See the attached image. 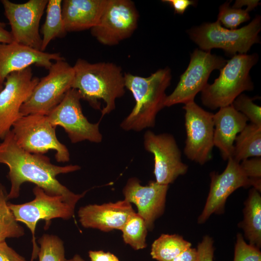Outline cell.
<instances>
[{
  "label": "cell",
  "mask_w": 261,
  "mask_h": 261,
  "mask_svg": "<svg viewBox=\"0 0 261 261\" xmlns=\"http://www.w3.org/2000/svg\"><path fill=\"white\" fill-rule=\"evenodd\" d=\"M134 212L130 203L124 200L101 205H87L80 208L78 215L84 227L108 232L115 229L121 230Z\"/></svg>",
  "instance_id": "obj_19"
},
{
  "label": "cell",
  "mask_w": 261,
  "mask_h": 261,
  "mask_svg": "<svg viewBox=\"0 0 261 261\" xmlns=\"http://www.w3.org/2000/svg\"><path fill=\"white\" fill-rule=\"evenodd\" d=\"M38 243L39 261H66L63 242L58 236L44 234Z\"/></svg>",
  "instance_id": "obj_28"
},
{
  "label": "cell",
  "mask_w": 261,
  "mask_h": 261,
  "mask_svg": "<svg viewBox=\"0 0 261 261\" xmlns=\"http://www.w3.org/2000/svg\"><path fill=\"white\" fill-rule=\"evenodd\" d=\"M247 121L232 105L220 108L214 114V146L219 150L223 160L232 157L235 138L247 124Z\"/></svg>",
  "instance_id": "obj_20"
},
{
  "label": "cell",
  "mask_w": 261,
  "mask_h": 261,
  "mask_svg": "<svg viewBox=\"0 0 261 261\" xmlns=\"http://www.w3.org/2000/svg\"><path fill=\"white\" fill-rule=\"evenodd\" d=\"M144 145L145 150L154 155L157 183L169 185L187 172L188 166L183 162L181 151L172 134H157L147 130L144 136Z\"/></svg>",
  "instance_id": "obj_15"
},
{
  "label": "cell",
  "mask_w": 261,
  "mask_h": 261,
  "mask_svg": "<svg viewBox=\"0 0 261 261\" xmlns=\"http://www.w3.org/2000/svg\"><path fill=\"white\" fill-rule=\"evenodd\" d=\"M66 261H85L83 260L80 255L78 254H76L72 258L69 260H66Z\"/></svg>",
  "instance_id": "obj_40"
},
{
  "label": "cell",
  "mask_w": 261,
  "mask_h": 261,
  "mask_svg": "<svg viewBox=\"0 0 261 261\" xmlns=\"http://www.w3.org/2000/svg\"><path fill=\"white\" fill-rule=\"evenodd\" d=\"M61 0H49L46 5V16L42 27L43 38L41 51H44L49 43L56 38L65 36L62 15Z\"/></svg>",
  "instance_id": "obj_24"
},
{
  "label": "cell",
  "mask_w": 261,
  "mask_h": 261,
  "mask_svg": "<svg viewBox=\"0 0 261 261\" xmlns=\"http://www.w3.org/2000/svg\"><path fill=\"white\" fill-rule=\"evenodd\" d=\"M3 83L2 82H1L0 80V92L2 89L3 87Z\"/></svg>",
  "instance_id": "obj_41"
},
{
  "label": "cell",
  "mask_w": 261,
  "mask_h": 261,
  "mask_svg": "<svg viewBox=\"0 0 261 261\" xmlns=\"http://www.w3.org/2000/svg\"><path fill=\"white\" fill-rule=\"evenodd\" d=\"M260 192L252 188L245 202L244 219L240 227L244 232L250 245L259 248L261 246V196Z\"/></svg>",
  "instance_id": "obj_22"
},
{
  "label": "cell",
  "mask_w": 261,
  "mask_h": 261,
  "mask_svg": "<svg viewBox=\"0 0 261 261\" xmlns=\"http://www.w3.org/2000/svg\"><path fill=\"white\" fill-rule=\"evenodd\" d=\"M47 75L40 79L30 96L22 105V116L30 114L47 116L71 88L74 70L64 59L56 61Z\"/></svg>",
  "instance_id": "obj_7"
},
{
  "label": "cell",
  "mask_w": 261,
  "mask_h": 261,
  "mask_svg": "<svg viewBox=\"0 0 261 261\" xmlns=\"http://www.w3.org/2000/svg\"><path fill=\"white\" fill-rule=\"evenodd\" d=\"M124 242L135 250L146 246L147 228L144 219L134 212L129 218L121 230Z\"/></svg>",
  "instance_id": "obj_27"
},
{
  "label": "cell",
  "mask_w": 261,
  "mask_h": 261,
  "mask_svg": "<svg viewBox=\"0 0 261 261\" xmlns=\"http://www.w3.org/2000/svg\"><path fill=\"white\" fill-rule=\"evenodd\" d=\"M71 88L94 109L101 118L116 108V101L125 93L124 75L120 67L111 62L90 63L79 58L74 66Z\"/></svg>",
  "instance_id": "obj_2"
},
{
  "label": "cell",
  "mask_w": 261,
  "mask_h": 261,
  "mask_svg": "<svg viewBox=\"0 0 261 261\" xmlns=\"http://www.w3.org/2000/svg\"><path fill=\"white\" fill-rule=\"evenodd\" d=\"M259 4V0H238L235 1L232 7L235 8H240L243 6L246 5L247 6L246 9L250 11L254 9Z\"/></svg>",
  "instance_id": "obj_38"
},
{
  "label": "cell",
  "mask_w": 261,
  "mask_h": 261,
  "mask_svg": "<svg viewBox=\"0 0 261 261\" xmlns=\"http://www.w3.org/2000/svg\"><path fill=\"white\" fill-rule=\"evenodd\" d=\"M0 27L4 28L5 27V24L3 22H0Z\"/></svg>",
  "instance_id": "obj_42"
},
{
  "label": "cell",
  "mask_w": 261,
  "mask_h": 261,
  "mask_svg": "<svg viewBox=\"0 0 261 261\" xmlns=\"http://www.w3.org/2000/svg\"><path fill=\"white\" fill-rule=\"evenodd\" d=\"M261 29V18L258 15L248 25L239 29L223 28L217 20L194 27L188 30V33L200 49L210 51L213 48H219L233 56L237 52L246 54L253 44L259 43Z\"/></svg>",
  "instance_id": "obj_5"
},
{
  "label": "cell",
  "mask_w": 261,
  "mask_h": 261,
  "mask_svg": "<svg viewBox=\"0 0 261 261\" xmlns=\"http://www.w3.org/2000/svg\"><path fill=\"white\" fill-rule=\"evenodd\" d=\"M5 80L0 92V139H2L14 123L22 116L21 107L40 80L33 76L30 67L10 73Z\"/></svg>",
  "instance_id": "obj_13"
},
{
  "label": "cell",
  "mask_w": 261,
  "mask_h": 261,
  "mask_svg": "<svg viewBox=\"0 0 261 261\" xmlns=\"http://www.w3.org/2000/svg\"><path fill=\"white\" fill-rule=\"evenodd\" d=\"M33 192L35 198L31 201L18 204L8 203V206L15 220L24 223L30 230L34 246V234L38 221L44 220L48 227L52 219L71 218L79 200L60 195H50L38 186L33 188Z\"/></svg>",
  "instance_id": "obj_8"
},
{
  "label": "cell",
  "mask_w": 261,
  "mask_h": 261,
  "mask_svg": "<svg viewBox=\"0 0 261 261\" xmlns=\"http://www.w3.org/2000/svg\"><path fill=\"white\" fill-rule=\"evenodd\" d=\"M0 261H27L22 256L9 246L5 241L0 242Z\"/></svg>",
  "instance_id": "obj_34"
},
{
  "label": "cell",
  "mask_w": 261,
  "mask_h": 261,
  "mask_svg": "<svg viewBox=\"0 0 261 261\" xmlns=\"http://www.w3.org/2000/svg\"><path fill=\"white\" fill-rule=\"evenodd\" d=\"M78 91L70 88L60 102L47 115L54 126L62 127L72 143L87 140L99 143L102 136L99 129L100 121L91 123L83 113Z\"/></svg>",
  "instance_id": "obj_10"
},
{
  "label": "cell",
  "mask_w": 261,
  "mask_h": 261,
  "mask_svg": "<svg viewBox=\"0 0 261 261\" xmlns=\"http://www.w3.org/2000/svg\"><path fill=\"white\" fill-rule=\"evenodd\" d=\"M230 3V2H226L219 7L217 20L227 28L234 29L250 17L247 9L231 7Z\"/></svg>",
  "instance_id": "obj_29"
},
{
  "label": "cell",
  "mask_w": 261,
  "mask_h": 261,
  "mask_svg": "<svg viewBox=\"0 0 261 261\" xmlns=\"http://www.w3.org/2000/svg\"><path fill=\"white\" fill-rule=\"evenodd\" d=\"M13 41L11 32L0 27V44H10Z\"/></svg>",
  "instance_id": "obj_39"
},
{
  "label": "cell",
  "mask_w": 261,
  "mask_h": 261,
  "mask_svg": "<svg viewBox=\"0 0 261 261\" xmlns=\"http://www.w3.org/2000/svg\"><path fill=\"white\" fill-rule=\"evenodd\" d=\"M191 246L181 236L162 234L152 244L151 255L158 261H169Z\"/></svg>",
  "instance_id": "obj_25"
},
{
  "label": "cell",
  "mask_w": 261,
  "mask_h": 261,
  "mask_svg": "<svg viewBox=\"0 0 261 261\" xmlns=\"http://www.w3.org/2000/svg\"><path fill=\"white\" fill-rule=\"evenodd\" d=\"M124 75L125 88L131 92L135 104L120 127L139 132L155 127L157 114L165 107L166 90L172 79L170 69H160L147 77L130 73Z\"/></svg>",
  "instance_id": "obj_3"
},
{
  "label": "cell",
  "mask_w": 261,
  "mask_h": 261,
  "mask_svg": "<svg viewBox=\"0 0 261 261\" xmlns=\"http://www.w3.org/2000/svg\"><path fill=\"white\" fill-rule=\"evenodd\" d=\"M0 1L11 26L13 42L41 50L39 24L48 0H29L21 4L8 0Z\"/></svg>",
  "instance_id": "obj_14"
},
{
  "label": "cell",
  "mask_w": 261,
  "mask_h": 261,
  "mask_svg": "<svg viewBox=\"0 0 261 261\" xmlns=\"http://www.w3.org/2000/svg\"><path fill=\"white\" fill-rule=\"evenodd\" d=\"M210 175V190L203 210L198 219L199 224L204 223L212 214L223 213L227 199L235 190L251 186L240 162L232 157L228 160L227 166L221 174L213 172Z\"/></svg>",
  "instance_id": "obj_16"
},
{
  "label": "cell",
  "mask_w": 261,
  "mask_h": 261,
  "mask_svg": "<svg viewBox=\"0 0 261 261\" xmlns=\"http://www.w3.org/2000/svg\"><path fill=\"white\" fill-rule=\"evenodd\" d=\"M233 261H261V252L259 248L247 244L242 235L238 233Z\"/></svg>",
  "instance_id": "obj_31"
},
{
  "label": "cell",
  "mask_w": 261,
  "mask_h": 261,
  "mask_svg": "<svg viewBox=\"0 0 261 261\" xmlns=\"http://www.w3.org/2000/svg\"><path fill=\"white\" fill-rule=\"evenodd\" d=\"M197 251L196 261H213L214 248L212 238L208 235L204 236L199 243Z\"/></svg>",
  "instance_id": "obj_33"
},
{
  "label": "cell",
  "mask_w": 261,
  "mask_h": 261,
  "mask_svg": "<svg viewBox=\"0 0 261 261\" xmlns=\"http://www.w3.org/2000/svg\"><path fill=\"white\" fill-rule=\"evenodd\" d=\"M163 2L170 5L174 10L175 13L182 14L189 6H195L196 1L193 0H163Z\"/></svg>",
  "instance_id": "obj_35"
},
{
  "label": "cell",
  "mask_w": 261,
  "mask_h": 261,
  "mask_svg": "<svg viewBox=\"0 0 261 261\" xmlns=\"http://www.w3.org/2000/svg\"><path fill=\"white\" fill-rule=\"evenodd\" d=\"M186 140L184 152L188 159L203 165L212 159L214 144V114L194 101L185 104Z\"/></svg>",
  "instance_id": "obj_12"
},
{
  "label": "cell",
  "mask_w": 261,
  "mask_h": 261,
  "mask_svg": "<svg viewBox=\"0 0 261 261\" xmlns=\"http://www.w3.org/2000/svg\"><path fill=\"white\" fill-rule=\"evenodd\" d=\"M168 187L153 181L143 186L138 178L131 177L123 189L124 200L136 205L137 214L144 219L147 230L153 228L155 221L164 212Z\"/></svg>",
  "instance_id": "obj_17"
},
{
  "label": "cell",
  "mask_w": 261,
  "mask_h": 261,
  "mask_svg": "<svg viewBox=\"0 0 261 261\" xmlns=\"http://www.w3.org/2000/svg\"><path fill=\"white\" fill-rule=\"evenodd\" d=\"M11 130L17 145L24 150L35 154L44 155L49 150L56 152L58 162L70 160L67 147L58 139L56 127L47 116L30 114L22 116L13 125Z\"/></svg>",
  "instance_id": "obj_6"
},
{
  "label": "cell",
  "mask_w": 261,
  "mask_h": 261,
  "mask_svg": "<svg viewBox=\"0 0 261 261\" xmlns=\"http://www.w3.org/2000/svg\"><path fill=\"white\" fill-rule=\"evenodd\" d=\"M64 59L59 53H47L14 42L0 44V80L4 83L10 73L35 64L49 70L52 60Z\"/></svg>",
  "instance_id": "obj_18"
},
{
  "label": "cell",
  "mask_w": 261,
  "mask_h": 261,
  "mask_svg": "<svg viewBox=\"0 0 261 261\" xmlns=\"http://www.w3.org/2000/svg\"><path fill=\"white\" fill-rule=\"evenodd\" d=\"M197 257V249L190 247L169 261H196Z\"/></svg>",
  "instance_id": "obj_37"
},
{
  "label": "cell",
  "mask_w": 261,
  "mask_h": 261,
  "mask_svg": "<svg viewBox=\"0 0 261 261\" xmlns=\"http://www.w3.org/2000/svg\"><path fill=\"white\" fill-rule=\"evenodd\" d=\"M261 156V126L247 124L237 135L232 158L240 162L243 160Z\"/></svg>",
  "instance_id": "obj_23"
},
{
  "label": "cell",
  "mask_w": 261,
  "mask_h": 261,
  "mask_svg": "<svg viewBox=\"0 0 261 261\" xmlns=\"http://www.w3.org/2000/svg\"><path fill=\"white\" fill-rule=\"evenodd\" d=\"M240 166L249 179L251 186L260 192L261 190V158L254 157L240 162Z\"/></svg>",
  "instance_id": "obj_32"
},
{
  "label": "cell",
  "mask_w": 261,
  "mask_h": 261,
  "mask_svg": "<svg viewBox=\"0 0 261 261\" xmlns=\"http://www.w3.org/2000/svg\"><path fill=\"white\" fill-rule=\"evenodd\" d=\"M139 14L130 0H108L91 35L101 44L113 46L130 37L138 26Z\"/></svg>",
  "instance_id": "obj_11"
},
{
  "label": "cell",
  "mask_w": 261,
  "mask_h": 261,
  "mask_svg": "<svg viewBox=\"0 0 261 261\" xmlns=\"http://www.w3.org/2000/svg\"><path fill=\"white\" fill-rule=\"evenodd\" d=\"M226 62L223 58L212 54L210 51L195 49L191 54L189 64L180 76L176 87L167 96L165 107L194 101L197 93L201 92L208 84L211 72L216 69L220 70Z\"/></svg>",
  "instance_id": "obj_9"
},
{
  "label": "cell",
  "mask_w": 261,
  "mask_h": 261,
  "mask_svg": "<svg viewBox=\"0 0 261 261\" xmlns=\"http://www.w3.org/2000/svg\"><path fill=\"white\" fill-rule=\"evenodd\" d=\"M7 195L0 184V242L8 238L20 237L25 233L9 207Z\"/></svg>",
  "instance_id": "obj_26"
},
{
  "label": "cell",
  "mask_w": 261,
  "mask_h": 261,
  "mask_svg": "<svg viewBox=\"0 0 261 261\" xmlns=\"http://www.w3.org/2000/svg\"><path fill=\"white\" fill-rule=\"evenodd\" d=\"M258 60L256 54L232 56L220 69L218 77L201 91L203 105L211 110L227 106L244 91L252 90L254 85L249 71Z\"/></svg>",
  "instance_id": "obj_4"
},
{
  "label": "cell",
  "mask_w": 261,
  "mask_h": 261,
  "mask_svg": "<svg viewBox=\"0 0 261 261\" xmlns=\"http://www.w3.org/2000/svg\"><path fill=\"white\" fill-rule=\"evenodd\" d=\"M0 163L6 165L9 170L11 187L7 195L8 199L17 198L21 186L27 182L34 183L48 194L60 195L71 199L79 200L86 192L75 194L56 178L58 174L79 170V166H57L51 163L49 158L44 155L24 150L16 143L11 130L0 144Z\"/></svg>",
  "instance_id": "obj_1"
},
{
  "label": "cell",
  "mask_w": 261,
  "mask_h": 261,
  "mask_svg": "<svg viewBox=\"0 0 261 261\" xmlns=\"http://www.w3.org/2000/svg\"><path fill=\"white\" fill-rule=\"evenodd\" d=\"M88 255L91 261H120L113 254L102 250H90Z\"/></svg>",
  "instance_id": "obj_36"
},
{
  "label": "cell",
  "mask_w": 261,
  "mask_h": 261,
  "mask_svg": "<svg viewBox=\"0 0 261 261\" xmlns=\"http://www.w3.org/2000/svg\"><path fill=\"white\" fill-rule=\"evenodd\" d=\"M108 0H64L62 15L66 31L91 29L99 21Z\"/></svg>",
  "instance_id": "obj_21"
},
{
  "label": "cell",
  "mask_w": 261,
  "mask_h": 261,
  "mask_svg": "<svg viewBox=\"0 0 261 261\" xmlns=\"http://www.w3.org/2000/svg\"><path fill=\"white\" fill-rule=\"evenodd\" d=\"M255 99L241 94L231 105L236 110L244 115L251 123L261 126V107L253 102Z\"/></svg>",
  "instance_id": "obj_30"
}]
</instances>
